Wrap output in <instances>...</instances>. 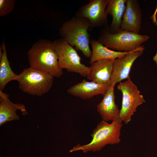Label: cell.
I'll list each match as a JSON object with an SVG mask.
<instances>
[{
	"label": "cell",
	"mask_w": 157,
	"mask_h": 157,
	"mask_svg": "<svg viewBox=\"0 0 157 157\" xmlns=\"http://www.w3.org/2000/svg\"><path fill=\"white\" fill-rule=\"evenodd\" d=\"M27 54L31 67L53 77L60 78L63 74L59 65L58 56L50 41L39 40L32 45Z\"/></svg>",
	"instance_id": "obj_1"
},
{
	"label": "cell",
	"mask_w": 157,
	"mask_h": 157,
	"mask_svg": "<svg viewBox=\"0 0 157 157\" xmlns=\"http://www.w3.org/2000/svg\"><path fill=\"white\" fill-rule=\"evenodd\" d=\"M91 25L85 18L74 16L64 22L59 33L63 38L77 50L81 51L86 57L90 58V35L88 32Z\"/></svg>",
	"instance_id": "obj_2"
},
{
	"label": "cell",
	"mask_w": 157,
	"mask_h": 157,
	"mask_svg": "<svg viewBox=\"0 0 157 157\" xmlns=\"http://www.w3.org/2000/svg\"><path fill=\"white\" fill-rule=\"evenodd\" d=\"M122 121L119 117L109 124L103 120L93 130L91 134L92 139L89 143L83 145L78 144L70 151V152L81 150L84 153L100 150L107 144L119 143Z\"/></svg>",
	"instance_id": "obj_3"
},
{
	"label": "cell",
	"mask_w": 157,
	"mask_h": 157,
	"mask_svg": "<svg viewBox=\"0 0 157 157\" xmlns=\"http://www.w3.org/2000/svg\"><path fill=\"white\" fill-rule=\"evenodd\" d=\"M109 25L105 26L99 32L98 40L108 48L120 52H130L140 47L150 38L147 35L120 29L114 33H110Z\"/></svg>",
	"instance_id": "obj_4"
},
{
	"label": "cell",
	"mask_w": 157,
	"mask_h": 157,
	"mask_svg": "<svg viewBox=\"0 0 157 157\" xmlns=\"http://www.w3.org/2000/svg\"><path fill=\"white\" fill-rule=\"evenodd\" d=\"M52 76L31 67L25 68L16 79L19 88L24 92L41 96L48 92L52 86Z\"/></svg>",
	"instance_id": "obj_5"
},
{
	"label": "cell",
	"mask_w": 157,
	"mask_h": 157,
	"mask_svg": "<svg viewBox=\"0 0 157 157\" xmlns=\"http://www.w3.org/2000/svg\"><path fill=\"white\" fill-rule=\"evenodd\" d=\"M53 44L61 69H65L69 72L77 73L84 77L87 76L90 67L81 63V58L73 46L61 38L54 40Z\"/></svg>",
	"instance_id": "obj_6"
},
{
	"label": "cell",
	"mask_w": 157,
	"mask_h": 157,
	"mask_svg": "<svg viewBox=\"0 0 157 157\" xmlns=\"http://www.w3.org/2000/svg\"><path fill=\"white\" fill-rule=\"evenodd\" d=\"M117 88L121 91L122 95L119 117L122 122L127 124L130 121L138 107L146 101L130 77L124 82H119Z\"/></svg>",
	"instance_id": "obj_7"
},
{
	"label": "cell",
	"mask_w": 157,
	"mask_h": 157,
	"mask_svg": "<svg viewBox=\"0 0 157 157\" xmlns=\"http://www.w3.org/2000/svg\"><path fill=\"white\" fill-rule=\"evenodd\" d=\"M108 0H90L81 7L75 13V16L86 19L90 24V28L108 25L106 8Z\"/></svg>",
	"instance_id": "obj_8"
},
{
	"label": "cell",
	"mask_w": 157,
	"mask_h": 157,
	"mask_svg": "<svg viewBox=\"0 0 157 157\" xmlns=\"http://www.w3.org/2000/svg\"><path fill=\"white\" fill-rule=\"evenodd\" d=\"M144 49V45H142L115 60L110 82V85L114 87L117 83L130 77V72L134 62L142 54Z\"/></svg>",
	"instance_id": "obj_9"
},
{
	"label": "cell",
	"mask_w": 157,
	"mask_h": 157,
	"mask_svg": "<svg viewBox=\"0 0 157 157\" xmlns=\"http://www.w3.org/2000/svg\"><path fill=\"white\" fill-rule=\"evenodd\" d=\"M142 21V10L138 0H126L120 29L139 34Z\"/></svg>",
	"instance_id": "obj_10"
},
{
	"label": "cell",
	"mask_w": 157,
	"mask_h": 157,
	"mask_svg": "<svg viewBox=\"0 0 157 157\" xmlns=\"http://www.w3.org/2000/svg\"><path fill=\"white\" fill-rule=\"evenodd\" d=\"M110 86V84H101L83 80L71 87L67 93L83 99H89L98 95L104 96Z\"/></svg>",
	"instance_id": "obj_11"
},
{
	"label": "cell",
	"mask_w": 157,
	"mask_h": 157,
	"mask_svg": "<svg viewBox=\"0 0 157 157\" xmlns=\"http://www.w3.org/2000/svg\"><path fill=\"white\" fill-rule=\"evenodd\" d=\"M115 60L106 59L91 64L87 79L98 83L110 84Z\"/></svg>",
	"instance_id": "obj_12"
},
{
	"label": "cell",
	"mask_w": 157,
	"mask_h": 157,
	"mask_svg": "<svg viewBox=\"0 0 157 157\" xmlns=\"http://www.w3.org/2000/svg\"><path fill=\"white\" fill-rule=\"evenodd\" d=\"M114 88L110 85L97 106V111L102 119L106 122L113 121L119 117L120 110L115 103Z\"/></svg>",
	"instance_id": "obj_13"
},
{
	"label": "cell",
	"mask_w": 157,
	"mask_h": 157,
	"mask_svg": "<svg viewBox=\"0 0 157 157\" xmlns=\"http://www.w3.org/2000/svg\"><path fill=\"white\" fill-rule=\"evenodd\" d=\"M8 94L0 90V125L8 121L18 120L19 117L16 112L20 110L24 115L27 113L25 106L22 104H15L8 99Z\"/></svg>",
	"instance_id": "obj_14"
},
{
	"label": "cell",
	"mask_w": 157,
	"mask_h": 157,
	"mask_svg": "<svg viewBox=\"0 0 157 157\" xmlns=\"http://www.w3.org/2000/svg\"><path fill=\"white\" fill-rule=\"evenodd\" d=\"M126 0H108L106 10L108 14L112 17L108 28L111 33H115L120 29L126 8Z\"/></svg>",
	"instance_id": "obj_15"
},
{
	"label": "cell",
	"mask_w": 157,
	"mask_h": 157,
	"mask_svg": "<svg viewBox=\"0 0 157 157\" xmlns=\"http://www.w3.org/2000/svg\"><path fill=\"white\" fill-rule=\"evenodd\" d=\"M92 53L90 58V64L106 59L115 60L124 56L130 52H120L111 50L106 47L98 40L90 39Z\"/></svg>",
	"instance_id": "obj_16"
},
{
	"label": "cell",
	"mask_w": 157,
	"mask_h": 157,
	"mask_svg": "<svg viewBox=\"0 0 157 157\" xmlns=\"http://www.w3.org/2000/svg\"><path fill=\"white\" fill-rule=\"evenodd\" d=\"M2 44L3 49V54L0 59V90L1 91L10 81L16 80L18 76L13 72L10 66L4 41Z\"/></svg>",
	"instance_id": "obj_17"
},
{
	"label": "cell",
	"mask_w": 157,
	"mask_h": 157,
	"mask_svg": "<svg viewBox=\"0 0 157 157\" xmlns=\"http://www.w3.org/2000/svg\"><path fill=\"white\" fill-rule=\"evenodd\" d=\"M15 2V0H0V16L10 13L14 8Z\"/></svg>",
	"instance_id": "obj_18"
},
{
	"label": "cell",
	"mask_w": 157,
	"mask_h": 157,
	"mask_svg": "<svg viewBox=\"0 0 157 157\" xmlns=\"http://www.w3.org/2000/svg\"><path fill=\"white\" fill-rule=\"evenodd\" d=\"M157 13V5L155 11L152 15V16L151 17V19H152L153 20V22L155 23L156 25H157V21L156 20V14Z\"/></svg>",
	"instance_id": "obj_19"
}]
</instances>
